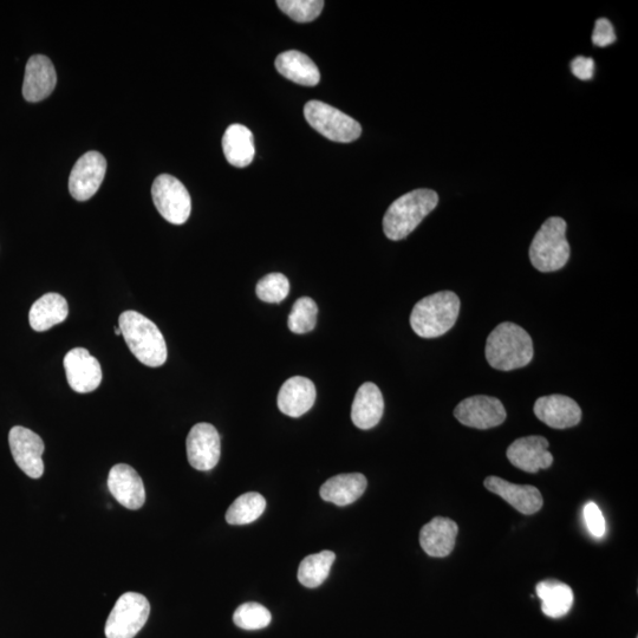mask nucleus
I'll return each instance as SVG.
<instances>
[{
  "label": "nucleus",
  "instance_id": "obj_1",
  "mask_svg": "<svg viewBox=\"0 0 638 638\" xmlns=\"http://www.w3.org/2000/svg\"><path fill=\"white\" fill-rule=\"evenodd\" d=\"M485 355L494 369L511 371L524 368L533 358L532 338L517 324L501 323L488 336Z\"/></svg>",
  "mask_w": 638,
  "mask_h": 638
},
{
  "label": "nucleus",
  "instance_id": "obj_2",
  "mask_svg": "<svg viewBox=\"0 0 638 638\" xmlns=\"http://www.w3.org/2000/svg\"><path fill=\"white\" fill-rule=\"evenodd\" d=\"M119 325L128 348L142 364L151 368L164 366L168 357L167 344L151 319L130 310L120 316Z\"/></svg>",
  "mask_w": 638,
  "mask_h": 638
},
{
  "label": "nucleus",
  "instance_id": "obj_3",
  "mask_svg": "<svg viewBox=\"0 0 638 638\" xmlns=\"http://www.w3.org/2000/svg\"><path fill=\"white\" fill-rule=\"evenodd\" d=\"M438 204L439 195L432 190L422 188L402 195L384 214V234L394 242L407 238Z\"/></svg>",
  "mask_w": 638,
  "mask_h": 638
},
{
  "label": "nucleus",
  "instance_id": "obj_4",
  "mask_svg": "<svg viewBox=\"0 0 638 638\" xmlns=\"http://www.w3.org/2000/svg\"><path fill=\"white\" fill-rule=\"evenodd\" d=\"M460 314V299L452 291H440L416 303L410 325L422 338L445 335L454 327Z\"/></svg>",
  "mask_w": 638,
  "mask_h": 638
},
{
  "label": "nucleus",
  "instance_id": "obj_5",
  "mask_svg": "<svg viewBox=\"0 0 638 638\" xmlns=\"http://www.w3.org/2000/svg\"><path fill=\"white\" fill-rule=\"evenodd\" d=\"M565 220L552 217L545 221L530 246L529 256L533 266L544 273L555 272L569 262L570 245L566 239Z\"/></svg>",
  "mask_w": 638,
  "mask_h": 638
},
{
  "label": "nucleus",
  "instance_id": "obj_6",
  "mask_svg": "<svg viewBox=\"0 0 638 638\" xmlns=\"http://www.w3.org/2000/svg\"><path fill=\"white\" fill-rule=\"evenodd\" d=\"M304 116L309 125L331 141L348 143L360 138V123L329 104L310 101L305 104Z\"/></svg>",
  "mask_w": 638,
  "mask_h": 638
},
{
  "label": "nucleus",
  "instance_id": "obj_7",
  "mask_svg": "<svg viewBox=\"0 0 638 638\" xmlns=\"http://www.w3.org/2000/svg\"><path fill=\"white\" fill-rule=\"evenodd\" d=\"M151 605L138 592H127L117 600L106 623L107 638H134L148 621Z\"/></svg>",
  "mask_w": 638,
  "mask_h": 638
},
{
  "label": "nucleus",
  "instance_id": "obj_8",
  "mask_svg": "<svg viewBox=\"0 0 638 638\" xmlns=\"http://www.w3.org/2000/svg\"><path fill=\"white\" fill-rule=\"evenodd\" d=\"M152 197L156 210L168 223L182 225L190 218L191 195L185 185L172 175L161 174L155 179Z\"/></svg>",
  "mask_w": 638,
  "mask_h": 638
},
{
  "label": "nucleus",
  "instance_id": "obj_9",
  "mask_svg": "<svg viewBox=\"0 0 638 638\" xmlns=\"http://www.w3.org/2000/svg\"><path fill=\"white\" fill-rule=\"evenodd\" d=\"M454 416L462 425L475 429H490L503 425L506 409L497 397L475 395L461 401Z\"/></svg>",
  "mask_w": 638,
  "mask_h": 638
},
{
  "label": "nucleus",
  "instance_id": "obj_10",
  "mask_svg": "<svg viewBox=\"0 0 638 638\" xmlns=\"http://www.w3.org/2000/svg\"><path fill=\"white\" fill-rule=\"evenodd\" d=\"M107 161L99 152H88L77 160L69 178V191L77 201H87L100 190Z\"/></svg>",
  "mask_w": 638,
  "mask_h": 638
},
{
  "label": "nucleus",
  "instance_id": "obj_11",
  "mask_svg": "<svg viewBox=\"0 0 638 638\" xmlns=\"http://www.w3.org/2000/svg\"><path fill=\"white\" fill-rule=\"evenodd\" d=\"M9 444L13 459L21 470L32 479H39L44 473V442L41 436L28 428L13 427L9 434Z\"/></svg>",
  "mask_w": 638,
  "mask_h": 638
},
{
  "label": "nucleus",
  "instance_id": "obj_12",
  "mask_svg": "<svg viewBox=\"0 0 638 638\" xmlns=\"http://www.w3.org/2000/svg\"><path fill=\"white\" fill-rule=\"evenodd\" d=\"M187 458L195 470L211 471L218 465L221 454L220 435L210 423H198L187 436Z\"/></svg>",
  "mask_w": 638,
  "mask_h": 638
},
{
  "label": "nucleus",
  "instance_id": "obj_13",
  "mask_svg": "<svg viewBox=\"0 0 638 638\" xmlns=\"http://www.w3.org/2000/svg\"><path fill=\"white\" fill-rule=\"evenodd\" d=\"M64 369L71 389L88 394L100 387L102 368L99 361L84 348L70 350L64 357Z\"/></svg>",
  "mask_w": 638,
  "mask_h": 638
},
{
  "label": "nucleus",
  "instance_id": "obj_14",
  "mask_svg": "<svg viewBox=\"0 0 638 638\" xmlns=\"http://www.w3.org/2000/svg\"><path fill=\"white\" fill-rule=\"evenodd\" d=\"M549 446V441L544 436H526V438H520L511 444L507 449V458L519 470L537 473L540 470H546L553 464Z\"/></svg>",
  "mask_w": 638,
  "mask_h": 638
},
{
  "label": "nucleus",
  "instance_id": "obj_15",
  "mask_svg": "<svg viewBox=\"0 0 638 638\" xmlns=\"http://www.w3.org/2000/svg\"><path fill=\"white\" fill-rule=\"evenodd\" d=\"M108 488L112 496L128 510H139L145 504V485L132 466L115 465L108 475Z\"/></svg>",
  "mask_w": 638,
  "mask_h": 638
},
{
  "label": "nucleus",
  "instance_id": "obj_16",
  "mask_svg": "<svg viewBox=\"0 0 638 638\" xmlns=\"http://www.w3.org/2000/svg\"><path fill=\"white\" fill-rule=\"evenodd\" d=\"M533 410L540 421L555 429L575 427L582 420L581 407L575 400L565 395L539 397Z\"/></svg>",
  "mask_w": 638,
  "mask_h": 638
},
{
  "label": "nucleus",
  "instance_id": "obj_17",
  "mask_svg": "<svg viewBox=\"0 0 638 638\" xmlns=\"http://www.w3.org/2000/svg\"><path fill=\"white\" fill-rule=\"evenodd\" d=\"M57 75L50 58L34 55L26 63L23 96L28 102L36 103L47 99L54 91Z\"/></svg>",
  "mask_w": 638,
  "mask_h": 638
},
{
  "label": "nucleus",
  "instance_id": "obj_18",
  "mask_svg": "<svg viewBox=\"0 0 638 638\" xmlns=\"http://www.w3.org/2000/svg\"><path fill=\"white\" fill-rule=\"evenodd\" d=\"M484 485L488 491L498 494L506 503L526 516L542 510L544 504L542 493L535 486L516 485L498 477L486 478Z\"/></svg>",
  "mask_w": 638,
  "mask_h": 638
},
{
  "label": "nucleus",
  "instance_id": "obj_19",
  "mask_svg": "<svg viewBox=\"0 0 638 638\" xmlns=\"http://www.w3.org/2000/svg\"><path fill=\"white\" fill-rule=\"evenodd\" d=\"M459 533L458 524L454 520L436 517L422 527L420 544L428 556L444 558L451 555Z\"/></svg>",
  "mask_w": 638,
  "mask_h": 638
},
{
  "label": "nucleus",
  "instance_id": "obj_20",
  "mask_svg": "<svg viewBox=\"0 0 638 638\" xmlns=\"http://www.w3.org/2000/svg\"><path fill=\"white\" fill-rule=\"evenodd\" d=\"M316 395L314 382L303 376L291 377L279 390L278 408L291 418H299L315 405Z\"/></svg>",
  "mask_w": 638,
  "mask_h": 638
},
{
  "label": "nucleus",
  "instance_id": "obj_21",
  "mask_svg": "<svg viewBox=\"0 0 638 638\" xmlns=\"http://www.w3.org/2000/svg\"><path fill=\"white\" fill-rule=\"evenodd\" d=\"M383 413L384 400L380 388L371 382L363 383L357 390L351 407V420L354 425L367 431L379 425Z\"/></svg>",
  "mask_w": 638,
  "mask_h": 638
},
{
  "label": "nucleus",
  "instance_id": "obj_22",
  "mask_svg": "<svg viewBox=\"0 0 638 638\" xmlns=\"http://www.w3.org/2000/svg\"><path fill=\"white\" fill-rule=\"evenodd\" d=\"M278 73L304 87H315L321 81V73L311 58L301 51L282 52L276 58Z\"/></svg>",
  "mask_w": 638,
  "mask_h": 638
},
{
  "label": "nucleus",
  "instance_id": "obj_23",
  "mask_svg": "<svg viewBox=\"0 0 638 638\" xmlns=\"http://www.w3.org/2000/svg\"><path fill=\"white\" fill-rule=\"evenodd\" d=\"M367 486V478L361 473L340 474L325 481L321 487V497L329 503L347 506L360 499Z\"/></svg>",
  "mask_w": 638,
  "mask_h": 638
},
{
  "label": "nucleus",
  "instance_id": "obj_24",
  "mask_svg": "<svg viewBox=\"0 0 638 638\" xmlns=\"http://www.w3.org/2000/svg\"><path fill=\"white\" fill-rule=\"evenodd\" d=\"M225 158L234 167L244 168L255 159V139L249 128L243 125H232L226 129L223 138Z\"/></svg>",
  "mask_w": 638,
  "mask_h": 638
},
{
  "label": "nucleus",
  "instance_id": "obj_25",
  "mask_svg": "<svg viewBox=\"0 0 638 638\" xmlns=\"http://www.w3.org/2000/svg\"><path fill=\"white\" fill-rule=\"evenodd\" d=\"M69 305L65 298L58 294H47L32 305L29 321L31 328L38 332L48 331L67 319Z\"/></svg>",
  "mask_w": 638,
  "mask_h": 638
},
{
  "label": "nucleus",
  "instance_id": "obj_26",
  "mask_svg": "<svg viewBox=\"0 0 638 638\" xmlns=\"http://www.w3.org/2000/svg\"><path fill=\"white\" fill-rule=\"evenodd\" d=\"M537 596L542 601L543 613L551 618L568 615L574 604V592L568 584L548 579L537 584Z\"/></svg>",
  "mask_w": 638,
  "mask_h": 638
},
{
  "label": "nucleus",
  "instance_id": "obj_27",
  "mask_svg": "<svg viewBox=\"0 0 638 638\" xmlns=\"http://www.w3.org/2000/svg\"><path fill=\"white\" fill-rule=\"evenodd\" d=\"M336 555L331 551H323L303 559L298 569V581L304 587L317 588L328 578Z\"/></svg>",
  "mask_w": 638,
  "mask_h": 638
},
{
  "label": "nucleus",
  "instance_id": "obj_28",
  "mask_svg": "<svg viewBox=\"0 0 638 638\" xmlns=\"http://www.w3.org/2000/svg\"><path fill=\"white\" fill-rule=\"evenodd\" d=\"M266 501L262 494L256 492L245 493L230 506L226 513V522L231 525H247L262 516Z\"/></svg>",
  "mask_w": 638,
  "mask_h": 638
},
{
  "label": "nucleus",
  "instance_id": "obj_29",
  "mask_svg": "<svg viewBox=\"0 0 638 638\" xmlns=\"http://www.w3.org/2000/svg\"><path fill=\"white\" fill-rule=\"evenodd\" d=\"M318 307L314 299L302 297L297 299L289 316V329L294 334L303 335L315 329Z\"/></svg>",
  "mask_w": 638,
  "mask_h": 638
},
{
  "label": "nucleus",
  "instance_id": "obj_30",
  "mask_svg": "<svg viewBox=\"0 0 638 638\" xmlns=\"http://www.w3.org/2000/svg\"><path fill=\"white\" fill-rule=\"evenodd\" d=\"M272 616L268 609L258 603L240 605L233 615V622L244 630H260L269 626Z\"/></svg>",
  "mask_w": 638,
  "mask_h": 638
},
{
  "label": "nucleus",
  "instance_id": "obj_31",
  "mask_svg": "<svg viewBox=\"0 0 638 638\" xmlns=\"http://www.w3.org/2000/svg\"><path fill=\"white\" fill-rule=\"evenodd\" d=\"M277 5L297 23L314 22L324 8L323 0H278Z\"/></svg>",
  "mask_w": 638,
  "mask_h": 638
},
{
  "label": "nucleus",
  "instance_id": "obj_32",
  "mask_svg": "<svg viewBox=\"0 0 638 638\" xmlns=\"http://www.w3.org/2000/svg\"><path fill=\"white\" fill-rule=\"evenodd\" d=\"M260 301L265 303H281L290 292L289 279L283 273H270L260 279L256 288Z\"/></svg>",
  "mask_w": 638,
  "mask_h": 638
},
{
  "label": "nucleus",
  "instance_id": "obj_33",
  "mask_svg": "<svg viewBox=\"0 0 638 638\" xmlns=\"http://www.w3.org/2000/svg\"><path fill=\"white\" fill-rule=\"evenodd\" d=\"M584 518L592 536L602 538L605 535V531H607V523H605L600 507H598L595 503H589L585 506Z\"/></svg>",
  "mask_w": 638,
  "mask_h": 638
},
{
  "label": "nucleus",
  "instance_id": "obj_34",
  "mask_svg": "<svg viewBox=\"0 0 638 638\" xmlns=\"http://www.w3.org/2000/svg\"><path fill=\"white\" fill-rule=\"evenodd\" d=\"M616 41V35L613 24L607 18H600L595 24L592 42L596 47L605 48Z\"/></svg>",
  "mask_w": 638,
  "mask_h": 638
},
{
  "label": "nucleus",
  "instance_id": "obj_35",
  "mask_svg": "<svg viewBox=\"0 0 638 638\" xmlns=\"http://www.w3.org/2000/svg\"><path fill=\"white\" fill-rule=\"evenodd\" d=\"M571 71L579 80L589 81L594 76L595 62L592 58L578 56L571 62Z\"/></svg>",
  "mask_w": 638,
  "mask_h": 638
},
{
  "label": "nucleus",
  "instance_id": "obj_36",
  "mask_svg": "<svg viewBox=\"0 0 638 638\" xmlns=\"http://www.w3.org/2000/svg\"><path fill=\"white\" fill-rule=\"evenodd\" d=\"M115 334H116L117 336H122L121 329H120V328H115Z\"/></svg>",
  "mask_w": 638,
  "mask_h": 638
}]
</instances>
